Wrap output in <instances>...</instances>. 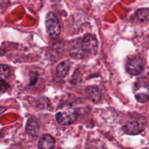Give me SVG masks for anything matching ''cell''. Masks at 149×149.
<instances>
[{
    "mask_svg": "<svg viewBox=\"0 0 149 149\" xmlns=\"http://www.w3.org/2000/svg\"><path fill=\"white\" fill-rule=\"evenodd\" d=\"M80 45L86 55H95L98 51V41L95 35L88 34L79 40Z\"/></svg>",
    "mask_w": 149,
    "mask_h": 149,
    "instance_id": "obj_1",
    "label": "cell"
},
{
    "mask_svg": "<svg viewBox=\"0 0 149 149\" xmlns=\"http://www.w3.org/2000/svg\"><path fill=\"white\" fill-rule=\"evenodd\" d=\"M78 118V113L74 109L66 107L56 114V120L61 125L67 126L73 124Z\"/></svg>",
    "mask_w": 149,
    "mask_h": 149,
    "instance_id": "obj_2",
    "label": "cell"
},
{
    "mask_svg": "<svg viewBox=\"0 0 149 149\" xmlns=\"http://www.w3.org/2000/svg\"><path fill=\"white\" fill-rule=\"evenodd\" d=\"M45 25L48 34L51 38H56L61 33V24L59 20L53 13H48L45 19Z\"/></svg>",
    "mask_w": 149,
    "mask_h": 149,
    "instance_id": "obj_3",
    "label": "cell"
},
{
    "mask_svg": "<svg viewBox=\"0 0 149 149\" xmlns=\"http://www.w3.org/2000/svg\"><path fill=\"white\" fill-rule=\"evenodd\" d=\"M144 68V61L140 57H133L127 63V72L132 75L140 74Z\"/></svg>",
    "mask_w": 149,
    "mask_h": 149,
    "instance_id": "obj_4",
    "label": "cell"
},
{
    "mask_svg": "<svg viewBox=\"0 0 149 149\" xmlns=\"http://www.w3.org/2000/svg\"><path fill=\"white\" fill-rule=\"evenodd\" d=\"M145 129V122L138 120H134L127 122L123 127V130L128 134H138Z\"/></svg>",
    "mask_w": 149,
    "mask_h": 149,
    "instance_id": "obj_5",
    "label": "cell"
},
{
    "mask_svg": "<svg viewBox=\"0 0 149 149\" xmlns=\"http://www.w3.org/2000/svg\"><path fill=\"white\" fill-rule=\"evenodd\" d=\"M86 94L88 99H89L93 102H99L102 99L101 91L97 86L87 87L86 88Z\"/></svg>",
    "mask_w": 149,
    "mask_h": 149,
    "instance_id": "obj_6",
    "label": "cell"
},
{
    "mask_svg": "<svg viewBox=\"0 0 149 149\" xmlns=\"http://www.w3.org/2000/svg\"><path fill=\"white\" fill-rule=\"evenodd\" d=\"M55 146V140L49 134L43 135L38 143L39 149H54Z\"/></svg>",
    "mask_w": 149,
    "mask_h": 149,
    "instance_id": "obj_7",
    "label": "cell"
},
{
    "mask_svg": "<svg viewBox=\"0 0 149 149\" xmlns=\"http://www.w3.org/2000/svg\"><path fill=\"white\" fill-rule=\"evenodd\" d=\"M70 64L68 61H63L58 64L56 69V75L58 78H64L67 76L70 70Z\"/></svg>",
    "mask_w": 149,
    "mask_h": 149,
    "instance_id": "obj_8",
    "label": "cell"
},
{
    "mask_svg": "<svg viewBox=\"0 0 149 149\" xmlns=\"http://www.w3.org/2000/svg\"><path fill=\"white\" fill-rule=\"evenodd\" d=\"M40 130V126L38 122L34 118H30L28 120L26 125V131L29 134L34 136L37 134Z\"/></svg>",
    "mask_w": 149,
    "mask_h": 149,
    "instance_id": "obj_9",
    "label": "cell"
},
{
    "mask_svg": "<svg viewBox=\"0 0 149 149\" xmlns=\"http://www.w3.org/2000/svg\"><path fill=\"white\" fill-rule=\"evenodd\" d=\"M136 17L141 22H148L149 21V9L141 8L136 13Z\"/></svg>",
    "mask_w": 149,
    "mask_h": 149,
    "instance_id": "obj_10",
    "label": "cell"
},
{
    "mask_svg": "<svg viewBox=\"0 0 149 149\" xmlns=\"http://www.w3.org/2000/svg\"><path fill=\"white\" fill-rule=\"evenodd\" d=\"M10 67L5 64H0V79H6L10 75Z\"/></svg>",
    "mask_w": 149,
    "mask_h": 149,
    "instance_id": "obj_11",
    "label": "cell"
},
{
    "mask_svg": "<svg viewBox=\"0 0 149 149\" xmlns=\"http://www.w3.org/2000/svg\"><path fill=\"white\" fill-rule=\"evenodd\" d=\"M135 98L137 102L145 103L149 100V94H135Z\"/></svg>",
    "mask_w": 149,
    "mask_h": 149,
    "instance_id": "obj_12",
    "label": "cell"
},
{
    "mask_svg": "<svg viewBox=\"0 0 149 149\" xmlns=\"http://www.w3.org/2000/svg\"><path fill=\"white\" fill-rule=\"evenodd\" d=\"M10 85L4 79H0V92L5 93L9 90Z\"/></svg>",
    "mask_w": 149,
    "mask_h": 149,
    "instance_id": "obj_13",
    "label": "cell"
},
{
    "mask_svg": "<svg viewBox=\"0 0 149 149\" xmlns=\"http://www.w3.org/2000/svg\"><path fill=\"white\" fill-rule=\"evenodd\" d=\"M5 54V51L2 49V48H0V56H3Z\"/></svg>",
    "mask_w": 149,
    "mask_h": 149,
    "instance_id": "obj_14",
    "label": "cell"
}]
</instances>
